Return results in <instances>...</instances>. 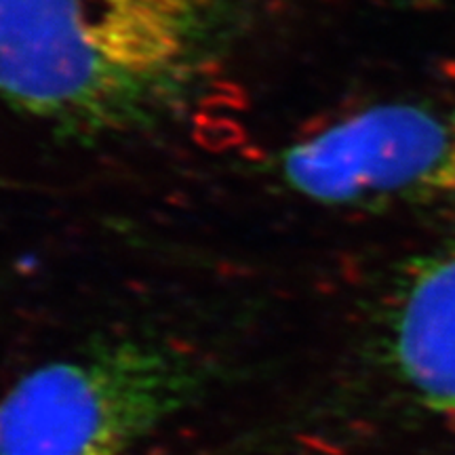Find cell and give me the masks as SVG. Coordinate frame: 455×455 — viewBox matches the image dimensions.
<instances>
[{"mask_svg": "<svg viewBox=\"0 0 455 455\" xmlns=\"http://www.w3.org/2000/svg\"><path fill=\"white\" fill-rule=\"evenodd\" d=\"M244 0H0V101L106 140L186 108L241 32Z\"/></svg>", "mask_w": 455, "mask_h": 455, "instance_id": "1", "label": "cell"}, {"mask_svg": "<svg viewBox=\"0 0 455 455\" xmlns=\"http://www.w3.org/2000/svg\"><path fill=\"white\" fill-rule=\"evenodd\" d=\"M203 384L196 358L155 341L49 363L0 398V455H127Z\"/></svg>", "mask_w": 455, "mask_h": 455, "instance_id": "2", "label": "cell"}, {"mask_svg": "<svg viewBox=\"0 0 455 455\" xmlns=\"http://www.w3.org/2000/svg\"><path fill=\"white\" fill-rule=\"evenodd\" d=\"M281 171L321 203L455 196V110L369 108L293 146Z\"/></svg>", "mask_w": 455, "mask_h": 455, "instance_id": "3", "label": "cell"}, {"mask_svg": "<svg viewBox=\"0 0 455 455\" xmlns=\"http://www.w3.org/2000/svg\"><path fill=\"white\" fill-rule=\"evenodd\" d=\"M390 358L409 392L455 418V253L411 272L390 315Z\"/></svg>", "mask_w": 455, "mask_h": 455, "instance_id": "4", "label": "cell"}]
</instances>
